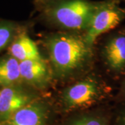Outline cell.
Listing matches in <instances>:
<instances>
[{
  "label": "cell",
  "instance_id": "obj_1",
  "mask_svg": "<svg viewBox=\"0 0 125 125\" xmlns=\"http://www.w3.org/2000/svg\"><path fill=\"white\" fill-rule=\"evenodd\" d=\"M44 45L53 74L61 80L81 74L93 61V47L86 42L83 35L57 32L47 36Z\"/></svg>",
  "mask_w": 125,
  "mask_h": 125
},
{
  "label": "cell",
  "instance_id": "obj_2",
  "mask_svg": "<svg viewBox=\"0 0 125 125\" xmlns=\"http://www.w3.org/2000/svg\"><path fill=\"white\" fill-rule=\"evenodd\" d=\"M98 4L90 0H45L38 5L47 22L65 31L85 33Z\"/></svg>",
  "mask_w": 125,
  "mask_h": 125
},
{
  "label": "cell",
  "instance_id": "obj_3",
  "mask_svg": "<svg viewBox=\"0 0 125 125\" xmlns=\"http://www.w3.org/2000/svg\"><path fill=\"white\" fill-rule=\"evenodd\" d=\"M109 88L93 76H88L62 90L60 104L62 111L72 113L93 107L106 98Z\"/></svg>",
  "mask_w": 125,
  "mask_h": 125
},
{
  "label": "cell",
  "instance_id": "obj_4",
  "mask_svg": "<svg viewBox=\"0 0 125 125\" xmlns=\"http://www.w3.org/2000/svg\"><path fill=\"white\" fill-rule=\"evenodd\" d=\"M125 20V7L120 0H103L94 14L88 29L83 33L86 42L93 47L103 34L115 29Z\"/></svg>",
  "mask_w": 125,
  "mask_h": 125
},
{
  "label": "cell",
  "instance_id": "obj_5",
  "mask_svg": "<svg viewBox=\"0 0 125 125\" xmlns=\"http://www.w3.org/2000/svg\"><path fill=\"white\" fill-rule=\"evenodd\" d=\"M101 56L107 70L115 77H125V29L111 33L103 43Z\"/></svg>",
  "mask_w": 125,
  "mask_h": 125
},
{
  "label": "cell",
  "instance_id": "obj_6",
  "mask_svg": "<svg viewBox=\"0 0 125 125\" xmlns=\"http://www.w3.org/2000/svg\"><path fill=\"white\" fill-rule=\"evenodd\" d=\"M53 120V110L47 102L37 99L21 108L0 125H50Z\"/></svg>",
  "mask_w": 125,
  "mask_h": 125
},
{
  "label": "cell",
  "instance_id": "obj_7",
  "mask_svg": "<svg viewBox=\"0 0 125 125\" xmlns=\"http://www.w3.org/2000/svg\"><path fill=\"white\" fill-rule=\"evenodd\" d=\"M38 98L21 84L3 88L0 90V122Z\"/></svg>",
  "mask_w": 125,
  "mask_h": 125
},
{
  "label": "cell",
  "instance_id": "obj_8",
  "mask_svg": "<svg viewBox=\"0 0 125 125\" xmlns=\"http://www.w3.org/2000/svg\"><path fill=\"white\" fill-rule=\"evenodd\" d=\"M22 82L35 89H45L54 76L52 67L44 60H29L20 62Z\"/></svg>",
  "mask_w": 125,
  "mask_h": 125
},
{
  "label": "cell",
  "instance_id": "obj_9",
  "mask_svg": "<svg viewBox=\"0 0 125 125\" xmlns=\"http://www.w3.org/2000/svg\"><path fill=\"white\" fill-rule=\"evenodd\" d=\"M9 54L20 62L43 60L35 42L23 30H21L9 47Z\"/></svg>",
  "mask_w": 125,
  "mask_h": 125
},
{
  "label": "cell",
  "instance_id": "obj_10",
  "mask_svg": "<svg viewBox=\"0 0 125 125\" xmlns=\"http://www.w3.org/2000/svg\"><path fill=\"white\" fill-rule=\"evenodd\" d=\"M22 83L20 62L9 54L0 57V87L3 88Z\"/></svg>",
  "mask_w": 125,
  "mask_h": 125
},
{
  "label": "cell",
  "instance_id": "obj_11",
  "mask_svg": "<svg viewBox=\"0 0 125 125\" xmlns=\"http://www.w3.org/2000/svg\"><path fill=\"white\" fill-rule=\"evenodd\" d=\"M21 30L22 28L17 22L0 20V53L9 47Z\"/></svg>",
  "mask_w": 125,
  "mask_h": 125
},
{
  "label": "cell",
  "instance_id": "obj_12",
  "mask_svg": "<svg viewBox=\"0 0 125 125\" xmlns=\"http://www.w3.org/2000/svg\"><path fill=\"white\" fill-rule=\"evenodd\" d=\"M62 125H110V120L105 114L82 113L70 118Z\"/></svg>",
  "mask_w": 125,
  "mask_h": 125
},
{
  "label": "cell",
  "instance_id": "obj_13",
  "mask_svg": "<svg viewBox=\"0 0 125 125\" xmlns=\"http://www.w3.org/2000/svg\"><path fill=\"white\" fill-rule=\"evenodd\" d=\"M115 125H125V108L121 110L117 114Z\"/></svg>",
  "mask_w": 125,
  "mask_h": 125
},
{
  "label": "cell",
  "instance_id": "obj_14",
  "mask_svg": "<svg viewBox=\"0 0 125 125\" xmlns=\"http://www.w3.org/2000/svg\"><path fill=\"white\" fill-rule=\"evenodd\" d=\"M118 98L120 100H125V77L121 85L120 89L118 93Z\"/></svg>",
  "mask_w": 125,
  "mask_h": 125
},
{
  "label": "cell",
  "instance_id": "obj_15",
  "mask_svg": "<svg viewBox=\"0 0 125 125\" xmlns=\"http://www.w3.org/2000/svg\"><path fill=\"white\" fill-rule=\"evenodd\" d=\"M35 1H36V4H39L40 3H41V2H42L43 1H45V0H34Z\"/></svg>",
  "mask_w": 125,
  "mask_h": 125
},
{
  "label": "cell",
  "instance_id": "obj_16",
  "mask_svg": "<svg viewBox=\"0 0 125 125\" xmlns=\"http://www.w3.org/2000/svg\"><path fill=\"white\" fill-rule=\"evenodd\" d=\"M120 1L121 2H122V1H125V0H120Z\"/></svg>",
  "mask_w": 125,
  "mask_h": 125
}]
</instances>
